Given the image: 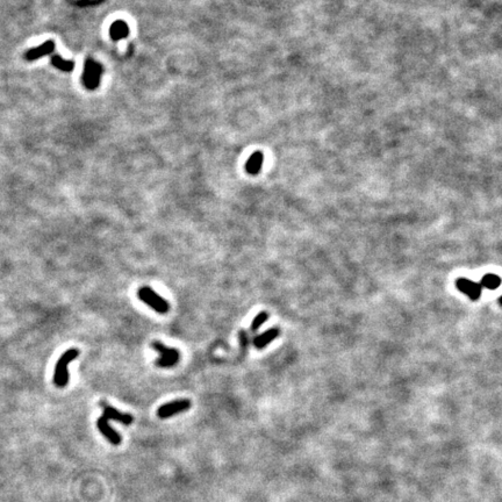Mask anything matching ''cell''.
I'll use <instances>...</instances> for the list:
<instances>
[{
	"instance_id": "6da1fadb",
	"label": "cell",
	"mask_w": 502,
	"mask_h": 502,
	"mask_svg": "<svg viewBox=\"0 0 502 502\" xmlns=\"http://www.w3.org/2000/svg\"><path fill=\"white\" fill-rule=\"evenodd\" d=\"M79 356V350L77 349H70L65 351L55 366L54 372V382L57 387H65L69 382V364L75 360Z\"/></svg>"
},
{
	"instance_id": "7a4b0ae2",
	"label": "cell",
	"mask_w": 502,
	"mask_h": 502,
	"mask_svg": "<svg viewBox=\"0 0 502 502\" xmlns=\"http://www.w3.org/2000/svg\"><path fill=\"white\" fill-rule=\"evenodd\" d=\"M137 296L141 301L145 302L149 307L160 314H165L170 311V305L167 300H164L161 295H158L154 290L148 286H142L137 291Z\"/></svg>"
},
{
	"instance_id": "3957f363",
	"label": "cell",
	"mask_w": 502,
	"mask_h": 502,
	"mask_svg": "<svg viewBox=\"0 0 502 502\" xmlns=\"http://www.w3.org/2000/svg\"><path fill=\"white\" fill-rule=\"evenodd\" d=\"M103 72V66L93 60H86L83 72V83L88 90H94L99 86L100 76Z\"/></svg>"
},
{
	"instance_id": "277c9868",
	"label": "cell",
	"mask_w": 502,
	"mask_h": 502,
	"mask_svg": "<svg viewBox=\"0 0 502 502\" xmlns=\"http://www.w3.org/2000/svg\"><path fill=\"white\" fill-rule=\"evenodd\" d=\"M152 348L161 355L160 359H157L156 365L160 367H172L178 363L179 360V351L176 349L167 348L161 342L152 343Z\"/></svg>"
},
{
	"instance_id": "5b68a950",
	"label": "cell",
	"mask_w": 502,
	"mask_h": 502,
	"mask_svg": "<svg viewBox=\"0 0 502 502\" xmlns=\"http://www.w3.org/2000/svg\"><path fill=\"white\" fill-rule=\"evenodd\" d=\"M189 407H191V401L188 399L174 400L172 402L161 406L157 411V415L161 418H169L171 416L179 414V413L186 412L189 409Z\"/></svg>"
},
{
	"instance_id": "8992f818",
	"label": "cell",
	"mask_w": 502,
	"mask_h": 502,
	"mask_svg": "<svg viewBox=\"0 0 502 502\" xmlns=\"http://www.w3.org/2000/svg\"><path fill=\"white\" fill-rule=\"evenodd\" d=\"M456 286H457V289L460 292L470 296V299L473 300V301L478 300L480 295H481L482 287L480 286V284L474 283V281L467 279V278H459L456 281Z\"/></svg>"
},
{
	"instance_id": "52a82bcc",
	"label": "cell",
	"mask_w": 502,
	"mask_h": 502,
	"mask_svg": "<svg viewBox=\"0 0 502 502\" xmlns=\"http://www.w3.org/2000/svg\"><path fill=\"white\" fill-rule=\"evenodd\" d=\"M97 425H98V429H99L100 433H102L104 436H105L106 439L112 443V444H114V445L120 444L121 436L116 433L114 429H113V428L111 427V424L108 423V420H107V418H104V416L99 418L97 421Z\"/></svg>"
},
{
	"instance_id": "ba28073f",
	"label": "cell",
	"mask_w": 502,
	"mask_h": 502,
	"mask_svg": "<svg viewBox=\"0 0 502 502\" xmlns=\"http://www.w3.org/2000/svg\"><path fill=\"white\" fill-rule=\"evenodd\" d=\"M54 49H55L54 41H47V42H44V43H42L41 45H39V47L33 48V49H30V50L27 51V53L24 54V58H26L27 61H35V60H38V58L45 56V55L51 54L54 51Z\"/></svg>"
},
{
	"instance_id": "9c48e42d",
	"label": "cell",
	"mask_w": 502,
	"mask_h": 502,
	"mask_svg": "<svg viewBox=\"0 0 502 502\" xmlns=\"http://www.w3.org/2000/svg\"><path fill=\"white\" fill-rule=\"evenodd\" d=\"M103 416L105 418H107V420L120 422V423L126 424V425L133 423V421H134V418L131 415L125 414V413L116 411L115 408H113V407H109V406L104 407V415Z\"/></svg>"
},
{
	"instance_id": "30bf717a",
	"label": "cell",
	"mask_w": 502,
	"mask_h": 502,
	"mask_svg": "<svg viewBox=\"0 0 502 502\" xmlns=\"http://www.w3.org/2000/svg\"><path fill=\"white\" fill-rule=\"evenodd\" d=\"M263 162H264V156H263L262 152L261 151L253 152V154L250 156L249 160H248L247 164H246L247 172L249 174H253V176H255V174H258L262 170Z\"/></svg>"
},
{
	"instance_id": "8fae6325",
	"label": "cell",
	"mask_w": 502,
	"mask_h": 502,
	"mask_svg": "<svg viewBox=\"0 0 502 502\" xmlns=\"http://www.w3.org/2000/svg\"><path fill=\"white\" fill-rule=\"evenodd\" d=\"M278 335H279V330L277 328H272L270 330H268V332L263 333L262 335L256 336L255 339H253V344H255V347L257 349H263L265 348L269 343L273 341Z\"/></svg>"
},
{
	"instance_id": "7c38bea8",
	"label": "cell",
	"mask_w": 502,
	"mask_h": 502,
	"mask_svg": "<svg viewBox=\"0 0 502 502\" xmlns=\"http://www.w3.org/2000/svg\"><path fill=\"white\" fill-rule=\"evenodd\" d=\"M109 34H111V38L114 41H118V40L125 39L126 36L129 34V29H128V26L124 21H115L111 26Z\"/></svg>"
},
{
	"instance_id": "4fadbf2b",
	"label": "cell",
	"mask_w": 502,
	"mask_h": 502,
	"mask_svg": "<svg viewBox=\"0 0 502 502\" xmlns=\"http://www.w3.org/2000/svg\"><path fill=\"white\" fill-rule=\"evenodd\" d=\"M500 285H501L500 277L497 274H492V273L483 275V277L481 278V284H480V286L481 287H485V289L491 290V291L499 289Z\"/></svg>"
},
{
	"instance_id": "5bb4252c",
	"label": "cell",
	"mask_w": 502,
	"mask_h": 502,
	"mask_svg": "<svg viewBox=\"0 0 502 502\" xmlns=\"http://www.w3.org/2000/svg\"><path fill=\"white\" fill-rule=\"evenodd\" d=\"M51 63H53L55 68L66 72L72 71L73 68H75V63L71 62V61L63 60L60 55H53V56H51Z\"/></svg>"
},
{
	"instance_id": "9a60e30c",
	"label": "cell",
	"mask_w": 502,
	"mask_h": 502,
	"mask_svg": "<svg viewBox=\"0 0 502 502\" xmlns=\"http://www.w3.org/2000/svg\"><path fill=\"white\" fill-rule=\"evenodd\" d=\"M268 317H269V315H268V313H265V312L259 313L255 317V319H253L252 323H251V330H252V332H256L257 329L261 328V326L265 322L266 320H268Z\"/></svg>"
}]
</instances>
